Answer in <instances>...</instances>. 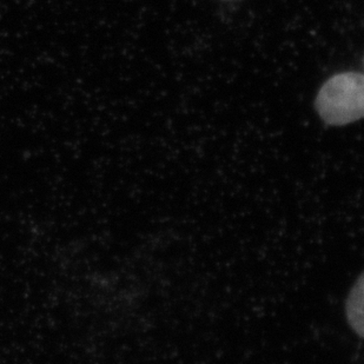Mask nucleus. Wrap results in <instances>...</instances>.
<instances>
[{"label": "nucleus", "mask_w": 364, "mask_h": 364, "mask_svg": "<svg viewBox=\"0 0 364 364\" xmlns=\"http://www.w3.org/2000/svg\"><path fill=\"white\" fill-rule=\"evenodd\" d=\"M346 315L358 336L363 335V276L360 275L347 297Z\"/></svg>", "instance_id": "nucleus-2"}, {"label": "nucleus", "mask_w": 364, "mask_h": 364, "mask_svg": "<svg viewBox=\"0 0 364 364\" xmlns=\"http://www.w3.org/2000/svg\"><path fill=\"white\" fill-rule=\"evenodd\" d=\"M321 117L330 125H346L362 118L364 112V80L361 73H341L330 78L316 100Z\"/></svg>", "instance_id": "nucleus-1"}]
</instances>
